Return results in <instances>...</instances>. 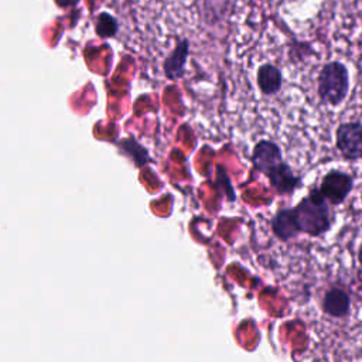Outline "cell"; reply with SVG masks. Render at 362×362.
Here are the masks:
<instances>
[{
	"mask_svg": "<svg viewBox=\"0 0 362 362\" xmlns=\"http://www.w3.org/2000/svg\"><path fill=\"white\" fill-rule=\"evenodd\" d=\"M293 209L300 232H304L310 236H320L331 228V211L328 201L320 188H313L308 195L304 197Z\"/></svg>",
	"mask_w": 362,
	"mask_h": 362,
	"instance_id": "1",
	"label": "cell"
},
{
	"mask_svg": "<svg viewBox=\"0 0 362 362\" xmlns=\"http://www.w3.org/2000/svg\"><path fill=\"white\" fill-rule=\"evenodd\" d=\"M349 90V72L341 61H329L318 72L317 93L322 103L339 106Z\"/></svg>",
	"mask_w": 362,
	"mask_h": 362,
	"instance_id": "2",
	"label": "cell"
},
{
	"mask_svg": "<svg viewBox=\"0 0 362 362\" xmlns=\"http://www.w3.org/2000/svg\"><path fill=\"white\" fill-rule=\"evenodd\" d=\"M335 146L348 161L362 158V123L344 122L335 130Z\"/></svg>",
	"mask_w": 362,
	"mask_h": 362,
	"instance_id": "3",
	"label": "cell"
},
{
	"mask_svg": "<svg viewBox=\"0 0 362 362\" xmlns=\"http://www.w3.org/2000/svg\"><path fill=\"white\" fill-rule=\"evenodd\" d=\"M354 188L352 177L341 170L328 171L320 185V191L325 197V199L332 205L342 204Z\"/></svg>",
	"mask_w": 362,
	"mask_h": 362,
	"instance_id": "4",
	"label": "cell"
},
{
	"mask_svg": "<svg viewBox=\"0 0 362 362\" xmlns=\"http://www.w3.org/2000/svg\"><path fill=\"white\" fill-rule=\"evenodd\" d=\"M252 161L255 167L267 175V173L283 161L280 147L269 140L259 141L252 153Z\"/></svg>",
	"mask_w": 362,
	"mask_h": 362,
	"instance_id": "5",
	"label": "cell"
},
{
	"mask_svg": "<svg viewBox=\"0 0 362 362\" xmlns=\"http://www.w3.org/2000/svg\"><path fill=\"white\" fill-rule=\"evenodd\" d=\"M188 54H189V42L188 40L182 38L181 41H178L175 48L170 52V55L163 62V71L168 79L178 81L184 76Z\"/></svg>",
	"mask_w": 362,
	"mask_h": 362,
	"instance_id": "6",
	"label": "cell"
},
{
	"mask_svg": "<svg viewBox=\"0 0 362 362\" xmlns=\"http://www.w3.org/2000/svg\"><path fill=\"white\" fill-rule=\"evenodd\" d=\"M351 297L341 287H331L322 298V311L334 318H344L349 314Z\"/></svg>",
	"mask_w": 362,
	"mask_h": 362,
	"instance_id": "7",
	"label": "cell"
},
{
	"mask_svg": "<svg viewBox=\"0 0 362 362\" xmlns=\"http://www.w3.org/2000/svg\"><path fill=\"white\" fill-rule=\"evenodd\" d=\"M267 177L270 178L272 185L281 194L293 192L300 184V178L294 175L290 165L286 164L284 161H281L274 168H272L267 173Z\"/></svg>",
	"mask_w": 362,
	"mask_h": 362,
	"instance_id": "8",
	"label": "cell"
},
{
	"mask_svg": "<svg viewBox=\"0 0 362 362\" xmlns=\"http://www.w3.org/2000/svg\"><path fill=\"white\" fill-rule=\"evenodd\" d=\"M257 86L263 95H276L283 85L281 71L273 64H263L257 69Z\"/></svg>",
	"mask_w": 362,
	"mask_h": 362,
	"instance_id": "9",
	"label": "cell"
},
{
	"mask_svg": "<svg viewBox=\"0 0 362 362\" xmlns=\"http://www.w3.org/2000/svg\"><path fill=\"white\" fill-rule=\"evenodd\" d=\"M272 226H273L274 233L283 240H288L300 232L297 218H296L293 208H286V209L279 211L276 214V216L273 218Z\"/></svg>",
	"mask_w": 362,
	"mask_h": 362,
	"instance_id": "10",
	"label": "cell"
},
{
	"mask_svg": "<svg viewBox=\"0 0 362 362\" xmlns=\"http://www.w3.org/2000/svg\"><path fill=\"white\" fill-rule=\"evenodd\" d=\"M117 20L109 13H100L95 21V31L102 38H112L117 33Z\"/></svg>",
	"mask_w": 362,
	"mask_h": 362,
	"instance_id": "11",
	"label": "cell"
},
{
	"mask_svg": "<svg viewBox=\"0 0 362 362\" xmlns=\"http://www.w3.org/2000/svg\"><path fill=\"white\" fill-rule=\"evenodd\" d=\"M356 256H358V262L361 263V266H362V242H361V245H359V247H358V253H356Z\"/></svg>",
	"mask_w": 362,
	"mask_h": 362,
	"instance_id": "12",
	"label": "cell"
},
{
	"mask_svg": "<svg viewBox=\"0 0 362 362\" xmlns=\"http://www.w3.org/2000/svg\"><path fill=\"white\" fill-rule=\"evenodd\" d=\"M361 199H362V194H361Z\"/></svg>",
	"mask_w": 362,
	"mask_h": 362,
	"instance_id": "13",
	"label": "cell"
},
{
	"mask_svg": "<svg viewBox=\"0 0 362 362\" xmlns=\"http://www.w3.org/2000/svg\"><path fill=\"white\" fill-rule=\"evenodd\" d=\"M361 85H362V82H361Z\"/></svg>",
	"mask_w": 362,
	"mask_h": 362,
	"instance_id": "14",
	"label": "cell"
}]
</instances>
